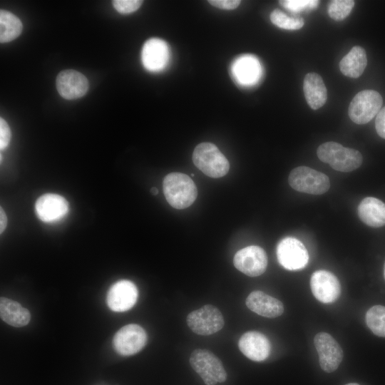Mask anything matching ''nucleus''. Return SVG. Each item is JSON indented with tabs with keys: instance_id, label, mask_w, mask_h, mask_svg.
Returning a JSON list of instances; mask_svg holds the SVG:
<instances>
[{
	"instance_id": "f257e3e1",
	"label": "nucleus",
	"mask_w": 385,
	"mask_h": 385,
	"mask_svg": "<svg viewBox=\"0 0 385 385\" xmlns=\"http://www.w3.org/2000/svg\"><path fill=\"white\" fill-rule=\"evenodd\" d=\"M163 189L167 202L176 209L190 206L197 196V187L186 174L171 173L163 181Z\"/></svg>"
},
{
	"instance_id": "f03ea898",
	"label": "nucleus",
	"mask_w": 385,
	"mask_h": 385,
	"mask_svg": "<svg viewBox=\"0 0 385 385\" xmlns=\"http://www.w3.org/2000/svg\"><path fill=\"white\" fill-rule=\"evenodd\" d=\"M319 159L340 172H351L362 163V155L356 150L346 148L336 142H326L317 151Z\"/></svg>"
},
{
	"instance_id": "7ed1b4c3",
	"label": "nucleus",
	"mask_w": 385,
	"mask_h": 385,
	"mask_svg": "<svg viewBox=\"0 0 385 385\" xmlns=\"http://www.w3.org/2000/svg\"><path fill=\"white\" fill-rule=\"evenodd\" d=\"M192 161L205 175L213 178L225 176L230 170L226 157L215 144L208 142L201 143L195 147Z\"/></svg>"
},
{
	"instance_id": "20e7f679",
	"label": "nucleus",
	"mask_w": 385,
	"mask_h": 385,
	"mask_svg": "<svg viewBox=\"0 0 385 385\" xmlns=\"http://www.w3.org/2000/svg\"><path fill=\"white\" fill-rule=\"evenodd\" d=\"M190 364L206 385H216L227 379V373L222 363L207 349H195L190 354Z\"/></svg>"
},
{
	"instance_id": "39448f33",
	"label": "nucleus",
	"mask_w": 385,
	"mask_h": 385,
	"mask_svg": "<svg viewBox=\"0 0 385 385\" xmlns=\"http://www.w3.org/2000/svg\"><path fill=\"white\" fill-rule=\"evenodd\" d=\"M289 185L295 190L312 195H321L330 187L325 174L306 166L294 168L288 178Z\"/></svg>"
},
{
	"instance_id": "423d86ee",
	"label": "nucleus",
	"mask_w": 385,
	"mask_h": 385,
	"mask_svg": "<svg viewBox=\"0 0 385 385\" xmlns=\"http://www.w3.org/2000/svg\"><path fill=\"white\" fill-rule=\"evenodd\" d=\"M382 103V97L379 92L363 90L351 100L348 109L349 116L356 124H366L378 114Z\"/></svg>"
},
{
	"instance_id": "0eeeda50",
	"label": "nucleus",
	"mask_w": 385,
	"mask_h": 385,
	"mask_svg": "<svg viewBox=\"0 0 385 385\" xmlns=\"http://www.w3.org/2000/svg\"><path fill=\"white\" fill-rule=\"evenodd\" d=\"M187 324L195 334L202 336L213 334L222 329L224 317L215 306L206 304L191 312L187 316Z\"/></svg>"
},
{
	"instance_id": "6e6552de",
	"label": "nucleus",
	"mask_w": 385,
	"mask_h": 385,
	"mask_svg": "<svg viewBox=\"0 0 385 385\" xmlns=\"http://www.w3.org/2000/svg\"><path fill=\"white\" fill-rule=\"evenodd\" d=\"M279 263L286 270H299L304 268L309 261V254L304 245L298 239L286 237L277 246Z\"/></svg>"
},
{
	"instance_id": "1a4fd4ad",
	"label": "nucleus",
	"mask_w": 385,
	"mask_h": 385,
	"mask_svg": "<svg viewBox=\"0 0 385 385\" xmlns=\"http://www.w3.org/2000/svg\"><path fill=\"white\" fill-rule=\"evenodd\" d=\"M147 334L138 324H130L120 328L114 335L113 344L115 351L122 356L137 354L145 346Z\"/></svg>"
},
{
	"instance_id": "9d476101",
	"label": "nucleus",
	"mask_w": 385,
	"mask_h": 385,
	"mask_svg": "<svg viewBox=\"0 0 385 385\" xmlns=\"http://www.w3.org/2000/svg\"><path fill=\"white\" fill-rule=\"evenodd\" d=\"M235 267L249 277L262 274L267 266L265 251L257 245H250L237 251L233 258Z\"/></svg>"
},
{
	"instance_id": "9b49d317",
	"label": "nucleus",
	"mask_w": 385,
	"mask_h": 385,
	"mask_svg": "<svg viewBox=\"0 0 385 385\" xmlns=\"http://www.w3.org/2000/svg\"><path fill=\"white\" fill-rule=\"evenodd\" d=\"M320 367L327 373L337 369L343 359V351L338 342L328 333L319 332L314 338Z\"/></svg>"
},
{
	"instance_id": "f8f14e48",
	"label": "nucleus",
	"mask_w": 385,
	"mask_h": 385,
	"mask_svg": "<svg viewBox=\"0 0 385 385\" xmlns=\"http://www.w3.org/2000/svg\"><path fill=\"white\" fill-rule=\"evenodd\" d=\"M310 287L314 297L325 304L334 302L341 294L339 279L327 270H317L312 274Z\"/></svg>"
},
{
	"instance_id": "ddd939ff",
	"label": "nucleus",
	"mask_w": 385,
	"mask_h": 385,
	"mask_svg": "<svg viewBox=\"0 0 385 385\" xmlns=\"http://www.w3.org/2000/svg\"><path fill=\"white\" fill-rule=\"evenodd\" d=\"M138 295V289L133 282L127 279L119 280L110 287L107 294V304L114 312H125L135 305Z\"/></svg>"
},
{
	"instance_id": "4468645a",
	"label": "nucleus",
	"mask_w": 385,
	"mask_h": 385,
	"mask_svg": "<svg viewBox=\"0 0 385 385\" xmlns=\"http://www.w3.org/2000/svg\"><path fill=\"white\" fill-rule=\"evenodd\" d=\"M170 60L168 43L158 38L146 41L141 51V61L145 69L151 72L163 70Z\"/></svg>"
},
{
	"instance_id": "2eb2a0df",
	"label": "nucleus",
	"mask_w": 385,
	"mask_h": 385,
	"mask_svg": "<svg viewBox=\"0 0 385 385\" xmlns=\"http://www.w3.org/2000/svg\"><path fill=\"white\" fill-rule=\"evenodd\" d=\"M35 209L37 217L42 222L52 223L61 220L68 214L69 204L60 195L46 193L38 198Z\"/></svg>"
},
{
	"instance_id": "dca6fc26",
	"label": "nucleus",
	"mask_w": 385,
	"mask_h": 385,
	"mask_svg": "<svg viewBox=\"0 0 385 385\" xmlns=\"http://www.w3.org/2000/svg\"><path fill=\"white\" fill-rule=\"evenodd\" d=\"M56 86L60 96L67 100L83 96L89 87L86 77L81 73L71 69L62 71L58 74Z\"/></svg>"
},
{
	"instance_id": "f3484780",
	"label": "nucleus",
	"mask_w": 385,
	"mask_h": 385,
	"mask_svg": "<svg viewBox=\"0 0 385 385\" xmlns=\"http://www.w3.org/2000/svg\"><path fill=\"white\" fill-rule=\"evenodd\" d=\"M238 346L246 357L255 361L265 360L271 351L269 339L263 334L255 331L243 334L239 339Z\"/></svg>"
},
{
	"instance_id": "a211bd4d",
	"label": "nucleus",
	"mask_w": 385,
	"mask_h": 385,
	"mask_svg": "<svg viewBox=\"0 0 385 385\" xmlns=\"http://www.w3.org/2000/svg\"><path fill=\"white\" fill-rule=\"evenodd\" d=\"M231 73L235 80L242 86L256 83L262 73L259 61L252 55H243L232 63Z\"/></svg>"
},
{
	"instance_id": "6ab92c4d",
	"label": "nucleus",
	"mask_w": 385,
	"mask_h": 385,
	"mask_svg": "<svg viewBox=\"0 0 385 385\" xmlns=\"http://www.w3.org/2000/svg\"><path fill=\"white\" fill-rule=\"evenodd\" d=\"M245 303L249 309L265 317H277L284 312L283 304L279 299L259 290L252 292Z\"/></svg>"
},
{
	"instance_id": "aec40b11",
	"label": "nucleus",
	"mask_w": 385,
	"mask_h": 385,
	"mask_svg": "<svg viewBox=\"0 0 385 385\" xmlns=\"http://www.w3.org/2000/svg\"><path fill=\"white\" fill-rule=\"evenodd\" d=\"M307 103L313 110L322 107L327 99V91L322 78L317 73H308L303 83Z\"/></svg>"
},
{
	"instance_id": "412c9836",
	"label": "nucleus",
	"mask_w": 385,
	"mask_h": 385,
	"mask_svg": "<svg viewBox=\"0 0 385 385\" xmlns=\"http://www.w3.org/2000/svg\"><path fill=\"white\" fill-rule=\"evenodd\" d=\"M358 215L368 226L381 227L385 225V203L378 198L366 197L358 206Z\"/></svg>"
},
{
	"instance_id": "4be33fe9",
	"label": "nucleus",
	"mask_w": 385,
	"mask_h": 385,
	"mask_svg": "<svg viewBox=\"0 0 385 385\" xmlns=\"http://www.w3.org/2000/svg\"><path fill=\"white\" fill-rule=\"evenodd\" d=\"M0 316L8 324L21 327L26 326L31 319L29 311L19 302L6 297L0 298Z\"/></svg>"
},
{
	"instance_id": "5701e85b",
	"label": "nucleus",
	"mask_w": 385,
	"mask_h": 385,
	"mask_svg": "<svg viewBox=\"0 0 385 385\" xmlns=\"http://www.w3.org/2000/svg\"><path fill=\"white\" fill-rule=\"evenodd\" d=\"M367 64L365 50L359 46H354L339 62V69L346 76L359 77Z\"/></svg>"
},
{
	"instance_id": "b1692460",
	"label": "nucleus",
	"mask_w": 385,
	"mask_h": 385,
	"mask_svg": "<svg viewBox=\"0 0 385 385\" xmlns=\"http://www.w3.org/2000/svg\"><path fill=\"white\" fill-rule=\"evenodd\" d=\"M23 29L21 20L6 10L0 11V41L6 43L16 38Z\"/></svg>"
},
{
	"instance_id": "393cba45",
	"label": "nucleus",
	"mask_w": 385,
	"mask_h": 385,
	"mask_svg": "<svg viewBox=\"0 0 385 385\" xmlns=\"http://www.w3.org/2000/svg\"><path fill=\"white\" fill-rule=\"evenodd\" d=\"M366 323L370 330L376 336L385 337V307L376 305L371 307L366 314Z\"/></svg>"
},
{
	"instance_id": "a878e982",
	"label": "nucleus",
	"mask_w": 385,
	"mask_h": 385,
	"mask_svg": "<svg viewBox=\"0 0 385 385\" xmlns=\"http://www.w3.org/2000/svg\"><path fill=\"white\" fill-rule=\"evenodd\" d=\"M270 20L277 27L287 30L299 29L304 24L302 18L289 16L278 9L272 11L270 14Z\"/></svg>"
},
{
	"instance_id": "bb28decb",
	"label": "nucleus",
	"mask_w": 385,
	"mask_h": 385,
	"mask_svg": "<svg viewBox=\"0 0 385 385\" xmlns=\"http://www.w3.org/2000/svg\"><path fill=\"white\" fill-rule=\"evenodd\" d=\"M354 6L352 0H334L329 4L328 14L335 21H342L349 15Z\"/></svg>"
},
{
	"instance_id": "cd10ccee",
	"label": "nucleus",
	"mask_w": 385,
	"mask_h": 385,
	"mask_svg": "<svg viewBox=\"0 0 385 385\" xmlns=\"http://www.w3.org/2000/svg\"><path fill=\"white\" fill-rule=\"evenodd\" d=\"M318 1L312 0H284L279 1V4L287 9L292 11H301L312 9L318 5Z\"/></svg>"
},
{
	"instance_id": "c85d7f7f",
	"label": "nucleus",
	"mask_w": 385,
	"mask_h": 385,
	"mask_svg": "<svg viewBox=\"0 0 385 385\" xmlns=\"http://www.w3.org/2000/svg\"><path fill=\"white\" fill-rule=\"evenodd\" d=\"M140 0H114L112 1L115 9L120 14H130L137 11L143 4Z\"/></svg>"
},
{
	"instance_id": "c756f323",
	"label": "nucleus",
	"mask_w": 385,
	"mask_h": 385,
	"mask_svg": "<svg viewBox=\"0 0 385 385\" xmlns=\"http://www.w3.org/2000/svg\"><path fill=\"white\" fill-rule=\"evenodd\" d=\"M11 139V130L6 121L3 118H0V149H5Z\"/></svg>"
},
{
	"instance_id": "7c9ffc66",
	"label": "nucleus",
	"mask_w": 385,
	"mask_h": 385,
	"mask_svg": "<svg viewBox=\"0 0 385 385\" xmlns=\"http://www.w3.org/2000/svg\"><path fill=\"white\" fill-rule=\"evenodd\" d=\"M209 4L212 6L227 10L236 9L241 3L239 0H210Z\"/></svg>"
},
{
	"instance_id": "2f4dec72",
	"label": "nucleus",
	"mask_w": 385,
	"mask_h": 385,
	"mask_svg": "<svg viewBox=\"0 0 385 385\" xmlns=\"http://www.w3.org/2000/svg\"><path fill=\"white\" fill-rule=\"evenodd\" d=\"M375 127L378 135L385 139V106L376 115Z\"/></svg>"
},
{
	"instance_id": "473e14b6",
	"label": "nucleus",
	"mask_w": 385,
	"mask_h": 385,
	"mask_svg": "<svg viewBox=\"0 0 385 385\" xmlns=\"http://www.w3.org/2000/svg\"><path fill=\"white\" fill-rule=\"evenodd\" d=\"M6 225H7V217H6V215L4 212V210H3L2 207H1V210H0V233H2L6 227Z\"/></svg>"
},
{
	"instance_id": "72a5a7b5",
	"label": "nucleus",
	"mask_w": 385,
	"mask_h": 385,
	"mask_svg": "<svg viewBox=\"0 0 385 385\" xmlns=\"http://www.w3.org/2000/svg\"><path fill=\"white\" fill-rule=\"evenodd\" d=\"M150 192H151L153 195H158V190L157 188L153 187V188L150 189Z\"/></svg>"
},
{
	"instance_id": "f704fd0d",
	"label": "nucleus",
	"mask_w": 385,
	"mask_h": 385,
	"mask_svg": "<svg viewBox=\"0 0 385 385\" xmlns=\"http://www.w3.org/2000/svg\"><path fill=\"white\" fill-rule=\"evenodd\" d=\"M345 385H359V384H357V383H349V384H346Z\"/></svg>"
},
{
	"instance_id": "c9c22d12",
	"label": "nucleus",
	"mask_w": 385,
	"mask_h": 385,
	"mask_svg": "<svg viewBox=\"0 0 385 385\" xmlns=\"http://www.w3.org/2000/svg\"><path fill=\"white\" fill-rule=\"evenodd\" d=\"M384 278H385V264H384Z\"/></svg>"
}]
</instances>
